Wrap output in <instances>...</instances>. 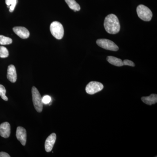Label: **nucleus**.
Segmentation results:
<instances>
[{"label":"nucleus","instance_id":"nucleus-1","mask_svg":"<svg viewBox=\"0 0 157 157\" xmlns=\"http://www.w3.org/2000/svg\"><path fill=\"white\" fill-rule=\"evenodd\" d=\"M104 26L108 33H117L120 30V24L117 17L114 14L107 15L104 20Z\"/></svg>","mask_w":157,"mask_h":157},{"label":"nucleus","instance_id":"nucleus-2","mask_svg":"<svg viewBox=\"0 0 157 157\" xmlns=\"http://www.w3.org/2000/svg\"><path fill=\"white\" fill-rule=\"evenodd\" d=\"M50 30L52 36L56 39H61L63 37L64 33L63 27L59 21H53L51 24Z\"/></svg>","mask_w":157,"mask_h":157},{"label":"nucleus","instance_id":"nucleus-3","mask_svg":"<svg viewBox=\"0 0 157 157\" xmlns=\"http://www.w3.org/2000/svg\"><path fill=\"white\" fill-rule=\"evenodd\" d=\"M32 97L34 107L37 112H41L43 109L42 98L37 89L35 86L32 88Z\"/></svg>","mask_w":157,"mask_h":157},{"label":"nucleus","instance_id":"nucleus-4","mask_svg":"<svg viewBox=\"0 0 157 157\" xmlns=\"http://www.w3.org/2000/svg\"><path fill=\"white\" fill-rule=\"evenodd\" d=\"M137 12L138 17L144 21H150L152 17V13L150 9L143 5L137 6Z\"/></svg>","mask_w":157,"mask_h":157},{"label":"nucleus","instance_id":"nucleus-5","mask_svg":"<svg viewBox=\"0 0 157 157\" xmlns=\"http://www.w3.org/2000/svg\"><path fill=\"white\" fill-rule=\"evenodd\" d=\"M97 44L101 48L107 50L117 51L118 47L114 42L107 39H99L97 41Z\"/></svg>","mask_w":157,"mask_h":157},{"label":"nucleus","instance_id":"nucleus-6","mask_svg":"<svg viewBox=\"0 0 157 157\" xmlns=\"http://www.w3.org/2000/svg\"><path fill=\"white\" fill-rule=\"evenodd\" d=\"M104 85L96 81H91L87 85L86 87V91L88 94L93 95L101 91L104 88Z\"/></svg>","mask_w":157,"mask_h":157},{"label":"nucleus","instance_id":"nucleus-7","mask_svg":"<svg viewBox=\"0 0 157 157\" xmlns=\"http://www.w3.org/2000/svg\"><path fill=\"white\" fill-rule=\"evenodd\" d=\"M16 136L17 140L23 146L25 145L26 143V131L24 128L22 127H18L16 130Z\"/></svg>","mask_w":157,"mask_h":157},{"label":"nucleus","instance_id":"nucleus-8","mask_svg":"<svg viewBox=\"0 0 157 157\" xmlns=\"http://www.w3.org/2000/svg\"><path fill=\"white\" fill-rule=\"evenodd\" d=\"M56 139V135L55 133H52L45 140V151L49 152L52 150L54 145L55 143Z\"/></svg>","mask_w":157,"mask_h":157},{"label":"nucleus","instance_id":"nucleus-9","mask_svg":"<svg viewBox=\"0 0 157 157\" xmlns=\"http://www.w3.org/2000/svg\"><path fill=\"white\" fill-rule=\"evenodd\" d=\"M13 30L14 33L21 39H27L29 36V32L23 27H15L13 28Z\"/></svg>","mask_w":157,"mask_h":157},{"label":"nucleus","instance_id":"nucleus-10","mask_svg":"<svg viewBox=\"0 0 157 157\" xmlns=\"http://www.w3.org/2000/svg\"><path fill=\"white\" fill-rule=\"evenodd\" d=\"M11 134V126L9 123L6 122L0 125V135L4 138H8Z\"/></svg>","mask_w":157,"mask_h":157},{"label":"nucleus","instance_id":"nucleus-11","mask_svg":"<svg viewBox=\"0 0 157 157\" xmlns=\"http://www.w3.org/2000/svg\"><path fill=\"white\" fill-rule=\"evenodd\" d=\"M7 78L11 82H15L17 80V76L16 69L13 65H9L7 70Z\"/></svg>","mask_w":157,"mask_h":157},{"label":"nucleus","instance_id":"nucleus-12","mask_svg":"<svg viewBox=\"0 0 157 157\" xmlns=\"http://www.w3.org/2000/svg\"><path fill=\"white\" fill-rule=\"evenodd\" d=\"M141 101L144 104L148 105L155 104L157 102V95L156 94H152L148 97H143L141 98Z\"/></svg>","mask_w":157,"mask_h":157},{"label":"nucleus","instance_id":"nucleus-13","mask_svg":"<svg viewBox=\"0 0 157 157\" xmlns=\"http://www.w3.org/2000/svg\"><path fill=\"white\" fill-rule=\"evenodd\" d=\"M107 61L111 64L117 67H122L124 66L123 62L121 59L112 56L107 57Z\"/></svg>","mask_w":157,"mask_h":157},{"label":"nucleus","instance_id":"nucleus-14","mask_svg":"<svg viewBox=\"0 0 157 157\" xmlns=\"http://www.w3.org/2000/svg\"><path fill=\"white\" fill-rule=\"evenodd\" d=\"M70 9L74 11H78L80 10V7L75 0H65Z\"/></svg>","mask_w":157,"mask_h":157},{"label":"nucleus","instance_id":"nucleus-15","mask_svg":"<svg viewBox=\"0 0 157 157\" xmlns=\"http://www.w3.org/2000/svg\"><path fill=\"white\" fill-rule=\"evenodd\" d=\"M17 2V0H6V4L8 7H9V11L10 12H12L14 11Z\"/></svg>","mask_w":157,"mask_h":157},{"label":"nucleus","instance_id":"nucleus-16","mask_svg":"<svg viewBox=\"0 0 157 157\" xmlns=\"http://www.w3.org/2000/svg\"><path fill=\"white\" fill-rule=\"evenodd\" d=\"M12 42V40L11 38L0 35V45H9L11 44Z\"/></svg>","mask_w":157,"mask_h":157},{"label":"nucleus","instance_id":"nucleus-17","mask_svg":"<svg viewBox=\"0 0 157 157\" xmlns=\"http://www.w3.org/2000/svg\"><path fill=\"white\" fill-rule=\"evenodd\" d=\"M9 56V52L8 49L4 46H0V57L5 58Z\"/></svg>","mask_w":157,"mask_h":157},{"label":"nucleus","instance_id":"nucleus-18","mask_svg":"<svg viewBox=\"0 0 157 157\" xmlns=\"http://www.w3.org/2000/svg\"><path fill=\"white\" fill-rule=\"evenodd\" d=\"M6 89L4 86L0 84V96L4 101H8V98L6 96Z\"/></svg>","mask_w":157,"mask_h":157},{"label":"nucleus","instance_id":"nucleus-19","mask_svg":"<svg viewBox=\"0 0 157 157\" xmlns=\"http://www.w3.org/2000/svg\"><path fill=\"white\" fill-rule=\"evenodd\" d=\"M51 101V98L49 96L45 95L42 98V102L43 104H49Z\"/></svg>","mask_w":157,"mask_h":157},{"label":"nucleus","instance_id":"nucleus-20","mask_svg":"<svg viewBox=\"0 0 157 157\" xmlns=\"http://www.w3.org/2000/svg\"><path fill=\"white\" fill-rule=\"evenodd\" d=\"M123 62L124 65H125V66H131V67H133L135 66V63L132 61L129 60L125 59Z\"/></svg>","mask_w":157,"mask_h":157},{"label":"nucleus","instance_id":"nucleus-21","mask_svg":"<svg viewBox=\"0 0 157 157\" xmlns=\"http://www.w3.org/2000/svg\"><path fill=\"white\" fill-rule=\"evenodd\" d=\"M10 156L7 153L5 152H0V157H10Z\"/></svg>","mask_w":157,"mask_h":157}]
</instances>
